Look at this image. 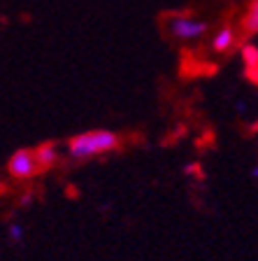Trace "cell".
<instances>
[{"label":"cell","mask_w":258,"mask_h":261,"mask_svg":"<svg viewBox=\"0 0 258 261\" xmlns=\"http://www.w3.org/2000/svg\"><path fill=\"white\" fill-rule=\"evenodd\" d=\"M40 170L35 149H16L10 159H7V173L14 179H31L35 177Z\"/></svg>","instance_id":"7a4b0ae2"},{"label":"cell","mask_w":258,"mask_h":261,"mask_svg":"<svg viewBox=\"0 0 258 261\" xmlns=\"http://www.w3.org/2000/svg\"><path fill=\"white\" fill-rule=\"evenodd\" d=\"M35 156H38L40 168H51L59 161V145L56 142H42L40 147H35Z\"/></svg>","instance_id":"5b68a950"},{"label":"cell","mask_w":258,"mask_h":261,"mask_svg":"<svg viewBox=\"0 0 258 261\" xmlns=\"http://www.w3.org/2000/svg\"><path fill=\"white\" fill-rule=\"evenodd\" d=\"M170 33L182 42H191V40H198L207 33V23L200 21V19H193L188 14H177L172 16L170 23H167Z\"/></svg>","instance_id":"3957f363"},{"label":"cell","mask_w":258,"mask_h":261,"mask_svg":"<svg viewBox=\"0 0 258 261\" xmlns=\"http://www.w3.org/2000/svg\"><path fill=\"white\" fill-rule=\"evenodd\" d=\"M121 145L119 136L114 130L107 128H96V130H84V133H77L75 138L68 140V154L77 161H84V159H93V156H102V154L114 152L117 147Z\"/></svg>","instance_id":"6da1fadb"},{"label":"cell","mask_w":258,"mask_h":261,"mask_svg":"<svg viewBox=\"0 0 258 261\" xmlns=\"http://www.w3.org/2000/svg\"><path fill=\"white\" fill-rule=\"evenodd\" d=\"M242 26L249 35H258V0H251V5H249L247 14H244Z\"/></svg>","instance_id":"8992f818"},{"label":"cell","mask_w":258,"mask_h":261,"mask_svg":"<svg viewBox=\"0 0 258 261\" xmlns=\"http://www.w3.org/2000/svg\"><path fill=\"white\" fill-rule=\"evenodd\" d=\"M251 177H256V179H258V163H256V166H253V170H251Z\"/></svg>","instance_id":"30bf717a"},{"label":"cell","mask_w":258,"mask_h":261,"mask_svg":"<svg viewBox=\"0 0 258 261\" xmlns=\"http://www.w3.org/2000/svg\"><path fill=\"white\" fill-rule=\"evenodd\" d=\"M237 42V33L233 26H221L219 31L214 33V38H212V49L214 51H219V54H226V51H231L233 47H235Z\"/></svg>","instance_id":"277c9868"},{"label":"cell","mask_w":258,"mask_h":261,"mask_svg":"<svg viewBox=\"0 0 258 261\" xmlns=\"http://www.w3.org/2000/svg\"><path fill=\"white\" fill-rule=\"evenodd\" d=\"M7 236H10V240H12V243H16V245H19V243H21V240H23V228H21V224H10V226H7Z\"/></svg>","instance_id":"ba28073f"},{"label":"cell","mask_w":258,"mask_h":261,"mask_svg":"<svg viewBox=\"0 0 258 261\" xmlns=\"http://www.w3.org/2000/svg\"><path fill=\"white\" fill-rule=\"evenodd\" d=\"M242 59H244V65L249 68V72H258V47L256 44H244L242 47Z\"/></svg>","instance_id":"52a82bcc"},{"label":"cell","mask_w":258,"mask_h":261,"mask_svg":"<svg viewBox=\"0 0 258 261\" xmlns=\"http://www.w3.org/2000/svg\"><path fill=\"white\" fill-rule=\"evenodd\" d=\"M184 173H188V175H203V166L200 163H186V168H184Z\"/></svg>","instance_id":"9c48e42d"}]
</instances>
